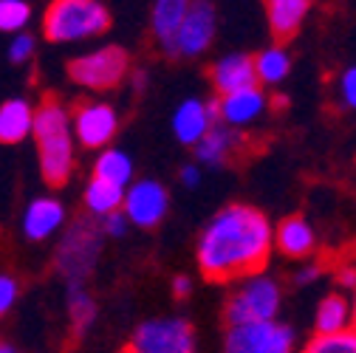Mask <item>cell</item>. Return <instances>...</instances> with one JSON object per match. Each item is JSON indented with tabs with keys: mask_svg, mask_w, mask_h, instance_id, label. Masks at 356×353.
I'll use <instances>...</instances> for the list:
<instances>
[{
	"mask_svg": "<svg viewBox=\"0 0 356 353\" xmlns=\"http://www.w3.org/2000/svg\"><path fill=\"white\" fill-rule=\"evenodd\" d=\"M272 254V224L260 209L232 204L212 215L198 238V266L207 280L229 283L260 274Z\"/></svg>",
	"mask_w": 356,
	"mask_h": 353,
	"instance_id": "obj_1",
	"label": "cell"
},
{
	"mask_svg": "<svg viewBox=\"0 0 356 353\" xmlns=\"http://www.w3.org/2000/svg\"><path fill=\"white\" fill-rule=\"evenodd\" d=\"M31 136L37 145L42 179L51 187H63L74 170V133L71 116L60 99L49 97L40 108H34Z\"/></svg>",
	"mask_w": 356,
	"mask_h": 353,
	"instance_id": "obj_2",
	"label": "cell"
},
{
	"mask_svg": "<svg viewBox=\"0 0 356 353\" xmlns=\"http://www.w3.org/2000/svg\"><path fill=\"white\" fill-rule=\"evenodd\" d=\"M102 229L99 220L91 215L76 217L63 235L57 254H54V269L68 286H85V280L91 277L99 252H102Z\"/></svg>",
	"mask_w": 356,
	"mask_h": 353,
	"instance_id": "obj_3",
	"label": "cell"
},
{
	"mask_svg": "<svg viewBox=\"0 0 356 353\" xmlns=\"http://www.w3.org/2000/svg\"><path fill=\"white\" fill-rule=\"evenodd\" d=\"M111 15L99 0H51L42 31L51 42H76L108 31Z\"/></svg>",
	"mask_w": 356,
	"mask_h": 353,
	"instance_id": "obj_4",
	"label": "cell"
},
{
	"mask_svg": "<svg viewBox=\"0 0 356 353\" xmlns=\"http://www.w3.org/2000/svg\"><path fill=\"white\" fill-rule=\"evenodd\" d=\"M280 311V286L277 280L260 274L243 277V283L235 288V294L227 302V322L229 328L235 325H249V322H269L277 320Z\"/></svg>",
	"mask_w": 356,
	"mask_h": 353,
	"instance_id": "obj_5",
	"label": "cell"
},
{
	"mask_svg": "<svg viewBox=\"0 0 356 353\" xmlns=\"http://www.w3.org/2000/svg\"><path fill=\"white\" fill-rule=\"evenodd\" d=\"M122 353H195V331L181 317L147 320L133 331Z\"/></svg>",
	"mask_w": 356,
	"mask_h": 353,
	"instance_id": "obj_6",
	"label": "cell"
},
{
	"mask_svg": "<svg viewBox=\"0 0 356 353\" xmlns=\"http://www.w3.org/2000/svg\"><path fill=\"white\" fill-rule=\"evenodd\" d=\"M215 26L218 23L212 0H193L184 20L178 23L167 42H161V49L167 57H198L212 46Z\"/></svg>",
	"mask_w": 356,
	"mask_h": 353,
	"instance_id": "obj_7",
	"label": "cell"
},
{
	"mask_svg": "<svg viewBox=\"0 0 356 353\" xmlns=\"http://www.w3.org/2000/svg\"><path fill=\"white\" fill-rule=\"evenodd\" d=\"M130 68V57L119 46H102L91 54H82L68 63V76L91 91H111L116 88Z\"/></svg>",
	"mask_w": 356,
	"mask_h": 353,
	"instance_id": "obj_8",
	"label": "cell"
},
{
	"mask_svg": "<svg viewBox=\"0 0 356 353\" xmlns=\"http://www.w3.org/2000/svg\"><path fill=\"white\" fill-rule=\"evenodd\" d=\"M227 353H294V331L277 320L249 322L227 331Z\"/></svg>",
	"mask_w": 356,
	"mask_h": 353,
	"instance_id": "obj_9",
	"label": "cell"
},
{
	"mask_svg": "<svg viewBox=\"0 0 356 353\" xmlns=\"http://www.w3.org/2000/svg\"><path fill=\"white\" fill-rule=\"evenodd\" d=\"M167 209H170V195H167L164 184H159L153 179L130 184L122 195V212L127 217V224H136L142 229L159 227Z\"/></svg>",
	"mask_w": 356,
	"mask_h": 353,
	"instance_id": "obj_10",
	"label": "cell"
},
{
	"mask_svg": "<svg viewBox=\"0 0 356 353\" xmlns=\"http://www.w3.org/2000/svg\"><path fill=\"white\" fill-rule=\"evenodd\" d=\"M119 130V116L105 102H82L71 116V133L82 147H105Z\"/></svg>",
	"mask_w": 356,
	"mask_h": 353,
	"instance_id": "obj_11",
	"label": "cell"
},
{
	"mask_svg": "<svg viewBox=\"0 0 356 353\" xmlns=\"http://www.w3.org/2000/svg\"><path fill=\"white\" fill-rule=\"evenodd\" d=\"M218 122V102H201V99H187L175 108L172 113V133L181 145H198L204 133Z\"/></svg>",
	"mask_w": 356,
	"mask_h": 353,
	"instance_id": "obj_12",
	"label": "cell"
},
{
	"mask_svg": "<svg viewBox=\"0 0 356 353\" xmlns=\"http://www.w3.org/2000/svg\"><path fill=\"white\" fill-rule=\"evenodd\" d=\"M215 102H218V122L232 127V130L249 127L266 110V94L257 85L243 88V91H235V94H227V97H220Z\"/></svg>",
	"mask_w": 356,
	"mask_h": 353,
	"instance_id": "obj_13",
	"label": "cell"
},
{
	"mask_svg": "<svg viewBox=\"0 0 356 353\" xmlns=\"http://www.w3.org/2000/svg\"><path fill=\"white\" fill-rule=\"evenodd\" d=\"M63 224H65V206L51 195L34 198L23 212V235L29 240H46L54 232H60Z\"/></svg>",
	"mask_w": 356,
	"mask_h": 353,
	"instance_id": "obj_14",
	"label": "cell"
},
{
	"mask_svg": "<svg viewBox=\"0 0 356 353\" xmlns=\"http://www.w3.org/2000/svg\"><path fill=\"white\" fill-rule=\"evenodd\" d=\"M241 147H243V136L238 133V130L215 122V124L207 130V133H204V139L195 145V158H198L201 164L220 167V164H227Z\"/></svg>",
	"mask_w": 356,
	"mask_h": 353,
	"instance_id": "obj_15",
	"label": "cell"
},
{
	"mask_svg": "<svg viewBox=\"0 0 356 353\" xmlns=\"http://www.w3.org/2000/svg\"><path fill=\"white\" fill-rule=\"evenodd\" d=\"M212 85H215L218 97H227V94H235V91H243V88L257 85L252 57H246V54L220 57L212 65Z\"/></svg>",
	"mask_w": 356,
	"mask_h": 353,
	"instance_id": "obj_16",
	"label": "cell"
},
{
	"mask_svg": "<svg viewBox=\"0 0 356 353\" xmlns=\"http://www.w3.org/2000/svg\"><path fill=\"white\" fill-rule=\"evenodd\" d=\"M272 243L286 254V257H308L314 252L317 235L311 229V224L300 215H291L280 220V227L272 232Z\"/></svg>",
	"mask_w": 356,
	"mask_h": 353,
	"instance_id": "obj_17",
	"label": "cell"
},
{
	"mask_svg": "<svg viewBox=\"0 0 356 353\" xmlns=\"http://www.w3.org/2000/svg\"><path fill=\"white\" fill-rule=\"evenodd\" d=\"M311 9V0H266V17H269V28L277 40H291L305 15Z\"/></svg>",
	"mask_w": 356,
	"mask_h": 353,
	"instance_id": "obj_18",
	"label": "cell"
},
{
	"mask_svg": "<svg viewBox=\"0 0 356 353\" xmlns=\"http://www.w3.org/2000/svg\"><path fill=\"white\" fill-rule=\"evenodd\" d=\"M34 108L26 99H6L0 105V142L3 145H20L31 136Z\"/></svg>",
	"mask_w": 356,
	"mask_h": 353,
	"instance_id": "obj_19",
	"label": "cell"
},
{
	"mask_svg": "<svg viewBox=\"0 0 356 353\" xmlns=\"http://www.w3.org/2000/svg\"><path fill=\"white\" fill-rule=\"evenodd\" d=\"M94 179H99L116 190H127L133 184V158L119 147L102 150L94 164Z\"/></svg>",
	"mask_w": 356,
	"mask_h": 353,
	"instance_id": "obj_20",
	"label": "cell"
},
{
	"mask_svg": "<svg viewBox=\"0 0 356 353\" xmlns=\"http://www.w3.org/2000/svg\"><path fill=\"white\" fill-rule=\"evenodd\" d=\"M314 328L317 334H342L353 328V308L350 299L342 294H328L320 308H317V317H314Z\"/></svg>",
	"mask_w": 356,
	"mask_h": 353,
	"instance_id": "obj_21",
	"label": "cell"
},
{
	"mask_svg": "<svg viewBox=\"0 0 356 353\" xmlns=\"http://www.w3.org/2000/svg\"><path fill=\"white\" fill-rule=\"evenodd\" d=\"M252 63H254V79L263 82V85H277L291 71V57L283 46L263 49L257 57H252Z\"/></svg>",
	"mask_w": 356,
	"mask_h": 353,
	"instance_id": "obj_22",
	"label": "cell"
},
{
	"mask_svg": "<svg viewBox=\"0 0 356 353\" xmlns=\"http://www.w3.org/2000/svg\"><path fill=\"white\" fill-rule=\"evenodd\" d=\"M193 0H156L153 3V15H150V26L159 42H167L170 34L178 28V23L184 20L187 9Z\"/></svg>",
	"mask_w": 356,
	"mask_h": 353,
	"instance_id": "obj_23",
	"label": "cell"
},
{
	"mask_svg": "<svg viewBox=\"0 0 356 353\" xmlns=\"http://www.w3.org/2000/svg\"><path fill=\"white\" fill-rule=\"evenodd\" d=\"M122 195H124V190H116L99 179H91V184L85 187V209L91 217L99 220V217L122 209Z\"/></svg>",
	"mask_w": 356,
	"mask_h": 353,
	"instance_id": "obj_24",
	"label": "cell"
},
{
	"mask_svg": "<svg viewBox=\"0 0 356 353\" xmlns=\"http://www.w3.org/2000/svg\"><path fill=\"white\" fill-rule=\"evenodd\" d=\"M68 314H71V325L74 334L82 336L97 320V302L94 297L85 291V286H68Z\"/></svg>",
	"mask_w": 356,
	"mask_h": 353,
	"instance_id": "obj_25",
	"label": "cell"
},
{
	"mask_svg": "<svg viewBox=\"0 0 356 353\" xmlns=\"http://www.w3.org/2000/svg\"><path fill=\"white\" fill-rule=\"evenodd\" d=\"M300 353H356V331L342 334H317Z\"/></svg>",
	"mask_w": 356,
	"mask_h": 353,
	"instance_id": "obj_26",
	"label": "cell"
},
{
	"mask_svg": "<svg viewBox=\"0 0 356 353\" xmlns=\"http://www.w3.org/2000/svg\"><path fill=\"white\" fill-rule=\"evenodd\" d=\"M31 20V6L26 0H0V31H23Z\"/></svg>",
	"mask_w": 356,
	"mask_h": 353,
	"instance_id": "obj_27",
	"label": "cell"
},
{
	"mask_svg": "<svg viewBox=\"0 0 356 353\" xmlns=\"http://www.w3.org/2000/svg\"><path fill=\"white\" fill-rule=\"evenodd\" d=\"M31 54H34V37L29 31H17L9 42V60L20 65V63H29Z\"/></svg>",
	"mask_w": 356,
	"mask_h": 353,
	"instance_id": "obj_28",
	"label": "cell"
},
{
	"mask_svg": "<svg viewBox=\"0 0 356 353\" xmlns=\"http://www.w3.org/2000/svg\"><path fill=\"white\" fill-rule=\"evenodd\" d=\"M127 227H130V224H127V217H124L122 209H116V212L99 217V229H102V235H108V238H122V235L127 232Z\"/></svg>",
	"mask_w": 356,
	"mask_h": 353,
	"instance_id": "obj_29",
	"label": "cell"
},
{
	"mask_svg": "<svg viewBox=\"0 0 356 353\" xmlns=\"http://www.w3.org/2000/svg\"><path fill=\"white\" fill-rule=\"evenodd\" d=\"M15 302H17V280L9 274H0V317L9 314Z\"/></svg>",
	"mask_w": 356,
	"mask_h": 353,
	"instance_id": "obj_30",
	"label": "cell"
},
{
	"mask_svg": "<svg viewBox=\"0 0 356 353\" xmlns=\"http://www.w3.org/2000/svg\"><path fill=\"white\" fill-rule=\"evenodd\" d=\"M339 99L348 108L356 105V71L353 68H345L342 76H339Z\"/></svg>",
	"mask_w": 356,
	"mask_h": 353,
	"instance_id": "obj_31",
	"label": "cell"
},
{
	"mask_svg": "<svg viewBox=\"0 0 356 353\" xmlns=\"http://www.w3.org/2000/svg\"><path fill=\"white\" fill-rule=\"evenodd\" d=\"M181 184H184L187 190H195V187L201 184V167H198V164L181 167Z\"/></svg>",
	"mask_w": 356,
	"mask_h": 353,
	"instance_id": "obj_32",
	"label": "cell"
},
{
	"mask_svg": "<svg viewBox=\"0 0 356 353\" xmlns=\"http://www.w3.org/2000/svg\"><path fill=\"white\" fill-rule=\"evenodd\" d=\"M320 274H323V266H317V263H311V266H305V269H300V272H297V283H300V286H308V283H314Z\"/></svg>",
	"mask_w": 356,
	"mask_h": 353,
	"instance_id": "obj_33",
	"label": "cell"
},
{
	"mask_svg": "<svg viewBox=\"0 0 356 353\" xmlns=\"http://www.w3.org/2000/svg\"><path fill=\"white\" fill-rule=\"evenodd\" d=\"M190 291H193L190 277H175V280H172V294H175V297H190Z\"/></svg>",
	"mask_w": 356,
	"mask_h": 353,
	"instance_id": "obj_34",
	"label": "cell"
},
{
	"mask_svg": "<svg viewBox=\"0 0 356 353\" xmlns=\"http://www.w3.org/2000/svg\"><path fill=\"white\" fill-rule=\"evenodd\" d=\"M145 88H147V74L145 71H136V74H133V91H145Z\"/></svg>",
	"mask_w": 356,
	"mask_h": 353,
	"instance_id": "obj_35",
	"label": "cell"
},
{
	"mask_svg": "<svg viewBox=\"0 0 356 353\" xmlns=\"http://www.w3.org/2000/svg\"><path fill=\"white\" fill-rule=\"evenodd\" d=\"M339 283H342L345 288H353V269H350V266L339 272Z\"/></svg>",
	"mask_w": 356,
	"mask_h": 353,
	"instance_id": "obj_36",
	"label": "cell"
},
{
	"mask_svg": "<svg viewBox=\"0 0 356 353\" xmlns=\"http://www.w3.org/2000/svg\"><path fill=\"white\" fill-rule=\"evenodd\" d=\"M0 353H15V347L9 342H0Z\"/></svg>",
	"mask_w": 356,
	"mask_h": 353,
	"instance_id": "obj_37",
	"label": "cell"
}]
</instances>
